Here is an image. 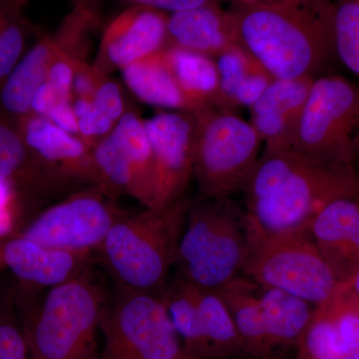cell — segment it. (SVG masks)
Listing matches in <instances>:
<instances>
[{
    "instance_id": "f546056e",
    "label": "cell",
    "mask_w": 359,
    "mask_h": 359,
    "mask_svg": "<svg viewBox=\"0 0 359 359\" xmlns=\"http://www.w3.org/2000/svg\"><path fill=\"white\" fill-rule=\"evenodd\" d=\"M0 359H29L18 301V287L0 282Z\"/></svg>"
},
{
    "instance_id": "3957f363",
    "label": "cell",
    "mask_w": 359,
    "mask_h": 359,
    "mask_svg": "<svg viewBox=\"0 0 359 359\" xmlns=\"http://www.w3.org/2000/svg\"><path fill=\"white\" fill-rule=\"evenodd\" d=\"M191 201L184 197L166 207L127 212L113 224L96 254L115 285L154 294L164 289L176 266Z\"/></svg>"
},
{
    "instance_id": "4fadbf2b",
    "label": "cell",
    "mask_w": 359,
    "mask_h": 359,
    "mask_svg": "<svg viewBox=\"0 0 359 359\" xmlns=\"http://www.w3.org/2000/svg\"><path fill=\"white\" fill-rule=\"evenodd\" d=\"M154 155L158 208L185 197L194 176L198 122L196 113L164 111L144 120Z\"/></svg>"
},
{
    "instance_id": "d6a6232c",
    "label": "cell",
    "mask_w": 359,
    "mask_h": 359,
    "mask_svg": "<svg viewBox=\"0 0 359 359\" xmlns=\"http://www.w3.org/2000/svg\"><path fill=\"white\" fill-rule=\"evenodd\" d=\"M77 120L79 137L91 149L109 135L116 125L102 111L97 109L94 104H92L91 108L85 114L77 118Z\"/></svg>"
},
{
    "instance_id": "9a60e30c",
    "label": "cell",
    "mask_w": 359,
    "mask_h": 359,
    "mask_svg": "<svg viewBox=\"0 0 359 359\" xmlns=\"http://www.w3.org/2000/svg\"><path fill=\"white\" fill-rule=\"evenodd\" d=\"M168 15L140 4L119 14L104 32L94 68L107 76L113 70L164 51L170 46Z\"/></svg>"
},
{
    "instance_id": "603a6c76",
    "label": "cell",
    "mask_w": 359,
    "mask_h": 359,
    "mask_svg": "<svg viewBox=\"0 0 359 359\" xmlns=\"http://www.w3.org/2000/svg\"><path fill=\"white\" fill-rule=\"evenodd\" d=\"M0 183L13 186L18 198L57 193L40 171L16 123L0 114Z\"/></svg>"
},
{
    "instance_id": "cb8c5ba5",
    "label": "cell",
    "mask_w": 359,
    "mask_h": 359,
    "mask_svg": "<svg viewBox=\"0 0 359 359\" xmlns=\"http://www.w3.org/2000/svg\"><path fill=\"white\" fill-rule=\"evenodd\" d=\"M257 294L273 351L280 347H295L313 316V304L259 283Z\"/></svg>"
},
{
    "instance_id": "9c48e42d",
    "label": "cell",
    "mask_w": 359,
    "mask_h": 359,
    "mask_svg": "<svg viewBox=\"0 0 359 359\" xmlns=\"http://www.w3.org/2000/svg\"><path fill=\"white\" fill-rule=\"evenodd\" d=\"M100 328L105 346L100 359L190 358L159 294L115 285Z\"/></svg>"
},
{
    "instance_id": "d6986e66",
    "label": "cell",
    "mask_w": 359,
    "mask_h": 359,
    "mask_svg": "<svg viewBox=\"0 0 359 359\" xmlns=\"http://www.w3.org/2000/svg\"><path fill=\"white\" fill-rule=\"evenodd\" d=\"M314 79H273L249 108L250 124L263 141L264 148H290Z\"/></svg>"
},
{
    "instance_id": "52a82bcc",
    "label": "cell",
    "mask_w": 359,
    "mask_h": 359,
    "mask_svg": "<svg viewBox=\"0 0 359 359\" xmlns=\"http://www.w3.org/2000/svg\"><path fill=\"white\" fill-rule=\"evenodd\" d=\"M198 130L194 178L199 195L231 198L241 193L256 167L263 141L236 111L210 105L196 112Z\"/></svg>"
},
{
    "instance_id": "4316f807",
    "label": "cell",
    "mask_w": 359,
    "mask_h": 359,
    "mask_svg": "<svg viewBox=\"0 0 359 359\" xmlns=\"http://www.w3.org/2000/svg\"><path fill=\"white\" fill-rule=\"evenodd\" d=\"M159 294L187 353L194 358L212 359L190 283L177 276Z\"/></svg>"
},
{
    "instance_id": "ab89813d",
    "label": "cell",
    "mask_w": 359,
    "mask_h": 359,
    "mask_svg": "<svg viewBox=\"0 0 359 359\" xmlns=\"http://www.w3.org/2000/svg\"><path fill=\"white\" fill-rule=\"evenodd\" d=\"M248 359H280V358H275V356H268V358H248Z\"/></svg>"
},
{
    "instance_id": "5b68a950",
    "label": "cell",
    "mask_w": 359,
    "mask_h": 359,
    "mask_svg": "<svg viewBox=\"0 0 359 359\" xmlns=\"http://www.w3.org/2000/svg\"><path fill=\"white\" fill-rule=\"evenodd\" d=\"M248 245L244 205L233 197L199 195L191 201L180 241L178 276L196 287L219 289L242 275Z\"/></svg>"
},
{
    "instance_id": "277c9868",
    "label": "cell",
    "mask_w": 359,
    "mask_h": 359,
    "mask_svg": "<svg viewBox=\"0 0 359 359\" xmlns=\"http://www.w3.org/2000/svg\"><path fill=\"white\" fill-rule=\"evenodd\" d=\"M108 299L91 269L47 289L36 306L18 287L29 359H100L97 334Z\"/></svg>"
},
{
    "instance_id": "8d00e7d4",
    "label": "cell",
    "mask_w": 359,
    "mask_h": 359,
    "mask_svg": "<svg viewBox=\"0 0 359 359\" xmlns=\"http://www.w3.org/2000/svg\"><path fill=\"white\" fill-rule=\"evenodd\" d=\"M46 118H48L59 128L79 137V127H78L77 117L73 111L72 101H61L51 110Z\"/></svg>"
},
{
    "instance_id": "d4e9b609",
    "label": "cell",
    "mask_w": 359,
    "mask_h": 359,
    "mask_svg": "<svg viewBox=\"0 0 359 359\" xmlns=\"http://www.w3.org/2000/svg\"><path fill=\"white\" fill-rule=\"evenodd\" d=\"M191 289L212 359L231 358L245 354L233 316L218 290L194 285H191Z\"/></svg>"
},
{
    "instance_id": "83f0119b",
    "label": "cell",
    "mask_w": 359,
    "mask_h": 359,
    "mask_svg": "<svg viewBox=\"0 0 359 359\" xmlns=\"http://www.w3.org/2000/svg\"><path fill=\"white\" fill-rule=\"evenodd\" d=\"M332 28L337 60L359 79V0H332Z\"/></svg>"
},
{
    "instance_id": "7402d4cb",
    "label": "cell",
    "mask_w": 359,
    "mask_h": 359,
    "mask_svg": "<svg viewBox=\"0 0 359 359\" xmlns=\"http://www.w3.org/2000/svg\"><path fill=\"white\" fill-rule=\"evenodd\" d=\"M223 297L242 339L245 354L261 358L273 355L263 311L257 294V283L244 275L217 289Z\"/></svg>"
},
{
    "instance_id": "e575fe53",
    "label": "cell",
    "mask_w": 359,
    "mask_h": 359,
    "mask_svg": "<svg viewBox=\"0 0 359 359\" xmlns=\"http://www.w3.org/2000/svg\"><path fill=\"white\" fill-rule=\"evenodd\" d=\"M61 101H71L60 95L49 82L40 85L33 96L32 114L47 117L51 110Z\"/></svg>"
},
{
    "instance_id": "6da1fadb",
    "label": "cell",
    "mask_w": 359,
    "mask_h": 359,
    "mask_svg": "<svg viewBox=\"0 0 359 359\" xmlns=\"http://www.w3.org/2000/svg\"><path fill=\"white\" fill-rule=\"evenodd\" d=\"M241 193L249 238L273 235L309 229L328 203L359 193V173L292 148H264Z\"/></svg>"
},
{
    "instance_id": "836d02e7",
    "label": "cell",
    "mask_w": 359,
    "mask_h": 359,
    "mask_svg": "<svg viewBox=\"0 0 359 359\" xmlns=\"http://www.w3.org/2000/svg\"><path fill=\"white\" fill-rule=\"evenodd\" d=\"M103 76L105 75L100 74L94 66H89L84 61H81L78 65L73 78V98H93L97 86Z\"/></svg>"
},
{
    "instance_id": "b9f144b4",
    "label": "cell",
    "mask_w": 359,
    "mask_h": 359,
    "mask_svg": "<svg viewBox=\"0 0 359 359\" xmlns=\"http://www.w3.org/2000/svg\"><path fill=\"white\" fill-rule=\"evenodd\" d=\"M184 359H203V358H194V356H190V358H187Z\"/></svg>"
},
{
    "instance_id": "ffe728a7",
    "label": "cell",
    "mask_w": 359,
    "mask_h": 359,
    "mask_svg": "<svg viewBox=\"0 0 359 359\" xmlns=\"http://www.w3.org/2000/svg\"><path fill=\"white\" fill-rule=\"evenodd\" d=\"M168 35L170 45L212 58L238 44L235 14L222 4H205L169 13Z\"/></svg>"
},
{
    "instance_id": "ba28073f",
    "label": "cell",
    "mask_w": 359,
    "mask_h": 359,
    "mask_svg": "<svg viewBox=\"0 0 359 359\" xmlns=\"http://www.w3.org/2000/svg\"><path fill=\"white\" fill-rule=\"evenodd\" d=\"M242 275L313 306L327 301L340 285L309 229L249 238Z\"/></svg>"
},
{
    "instance_id": "5bb4252c",
    "label": "cell",
    "mask_w": 359,
    "mask_h": 359,
    "mask_svg": "<svg viewBox=\"0 0 359 359\" xmlns=\"http://www.w3.org/2000/svg\"><path fill=\"white\" fill-rule=\"evenodd\" d=\"M295 349L297 359H359V301L349 283L314 306Z\"/></svg>"
},
{
    "instance_id": "30bf717a",
    "label": "cell",
    "mask_w": 359,
    "mask_h": 359,
    "mask_svg": "<svg viewBox=\"0 0 359 359\" xmlns=\"http://www.w3.org/2000/svg\"><path fill=\"white\" fill-rule=\"evenodd\" d=\"M100 191L108 197L129 196L148 209L158 207L154 155L144 120L128 111L114 129L92 148Z\"/></svg>"
},
{
    "instance_id": "60d3db41",
    "label": "cell",
    "mask_w": 359,
    "mask_h": 359,
    "mask_svg": "<svg viewBox=\"0 0 359 359\" xmlns=\"http://www.w3.org/2000/svg\"><path fill=\"white\" fill-rule=\"evenodd\" d=\"M4 269V264H2L1 257H0V269Z\"/></svg>"
},
{
    "instance_id": "1f68e13d",
    "label": "cell",
    "mask_w": 359,
    "mask_h": 359,
    "mask_svg": "<svg viewBox=\"0 0 359 359\" xmlns=\"http://www.w3.org/2000/svg\"><path fill=\"white\" fill-rule=\"evenodd\" d=\"M92 101L97 109L102 111L115 123L119 121L120 118L127 112L119 84L106 75L99 82Z\"/></svg>"
},
{
    "instance_id": "e0dca14e",
    "label": "cell",
    "mask_w": 359,
    "mask_h": 359,
    "mask_svg": "<svg viewBox=\"0 0 359 359\" xmlns=\"http://www.w3.org/2000/svg\"><path fill=\"white\" fill-rule=\"evenodd\" d=\"M94 254L50 249L15 235L0 243L4 268L26 287L49 289L91 269Z\"/></svg>"
},
{
    "instance_id": "f1b7e54d",
    "label": "cell",
    "mask_w": 359,
    "mask_h": 359,
    "mask_svg": "<svg viewBox=\"0 0 359 359\" xmlns=\"http://www.w3.org/2000/svg\"><path fill=\"white\" fill-rule=\"evenodd\" d=\"M215 60L218 68L219 89L212 106L236 111L235 97L238 90L259 65L240 44L233 45Z\"/></svg>"
},
{
    "instance_id": "7c38bea8",
    "label": "cell",
    "mask_w": 359,
    "mask_h": 359,
    "mask_svg": "<svg viewBox=\"0 0 359 359\" xmlns=\"http://www.w3.org/2000/svg\"><path fill=\"white\" fill-rule=\"evenodd\" d=\"M15 123L35 164L59 192L100 190L92 149L80 137L32 113Z\"/></svg>"
},
{
    "instance_id": "8fae6325",
    "label": "cell",
    "mask_w": 359,
    "mask_h": 359,
    "mask_svg": "<svg viewBox=\"0 0 359 359\" xmlns=\"http://www.w3.org/2000/svg\"><path fill=\"white\" fill-rule=\"evenodd\" d=\"M113 200L98 189L77 191L40 212L18 236L50 249L95 254L127 212Z\"/></svg>"
},
{
    "instance_id": "2e32d148",
    "label": "cell",
    "mask_w": 359,
    "mask_h": 359,
    "mask_svg": "<svg viewBox=\"0 0 359 359\" xmlns=\"http://www.w3.org/2000/svg\"><path fill=\"white\" fill-rule=\"evenodd\" d=\"M86 27L84 16L72 9L57 32L40 39L21 57L0 88V114L16 122L32 113L33 96L46 81L52 61L65 47L81 39Z\"/></svg>"
},
{
    "instance_id": "4dcf8cb0",
    "label": "cell",
    "mask_w": 359,
    "mask_h": 359,
    "mask_svg": "<svg viewBox=\"0 0 359 359\" xmlns=\"http://www.w3.org/2000/svg\"><path fill=\"white\" fill-rule=\"evenodd\" d=\"M25 28L20 1L0 0V88L22 57Z\"/></svg>"
},
{
    "instance_id": "f35d334b",
    "label": "cell",
    "mask_w": 359,
    "mask_h": 359,
    "mask_svg": "<svg viewBox=\"0 0 359 359\" xmlns=\"http://www.w3.org/2000/svg\"><path fill=\"white\" fill-rule=\"evenodd\" d=\"M348 283L359 301V269L355 271V273H354Z\"/></svg>"
},
{
    "instance_id": "44dd1931",
    "label": "cell",
    "mask_w": 359,
    "mask_h": 359,
    "mask_svg": "<svg viewBox=\"0 0 359 359\" xmlns=\"http://www.w3.org/2000/svg\"><path fill=\"white\" fill-rule=\"evenodd\" d=\"M121 72L130 91L142 102L167 111L196 113L204 109L184 93L163 51L126 66Z\"/></svg>"
},
{
    "instance_id": "74e56055",
    "label": "cell",
    "mask_w": 359,
    "mask_h": 359,
    "mask_svg": "<svg viewBox=\"0 0 359 359\" xmlns=\"http://www.w3.org/2000/svg\"><path fill=\"white\" fill-rule=\"evenodd\" d=\"M233 6H273V4H283L290 0H231Z\"/></svg>"
},
{
    "instance_id": "ac0fdd59",
    "label": "cell",
    "mask_w": 359,
    "mask_h": 359,
    "mask_svg": "<svg viewBox=\"0 0 359 359\" xmlns=\"http://www.w3.org/2000/svg\"><path fill=\"white\" fill-rule=\"evenodd\" d=\"M309 231L337 280L348 283L359 269V193L328 203Z\"/></svg>"
},
{
    "instance_id": "d590c367",
    "label": "cell",
    "mask_w": 359,
    "mask_h": 359,
    "mask_svg": "<svg viewBox=\"0 0 359 359\" xmlns=\"http://www.w3.org/2000/svg\"><path fill=\"white\" fill-rule=\"evenodd\" d=\"M128 1H132L134 4L153 7L169 14L205 6V4H222L224 0H128Z\"/></svg>"
},
{
    "instance_id": "7a4b0ae2",
    "label": "cell",
    "mask_w": 359,
    "mask_h": 359,
    "mask_svg": "<svg viewBox=\"0 0 359 359\" xmlns=\"http://www.w3.org/2000/svg\"><path fill=\"white\" fill-rule=\"evenodd\" d=\"M238 43L273 79L318 78L337 59L332 0L233 6Z\"/></svg>"
},
{
    "instance_id": "8992f818",
    "label": "cell",
    "mask_w": 359,
    "mask_h": 359,
    "mask_svg": "<svg viewBox=\"0 0 359 359\" xmlns=\"http://www.w3.org/2000/svg\"><path fill=\"white\" fill-rule=\"evenodd\" d=\"M290 148L318 162L355 166L359 159V83L337 74L316 78Z\"/></svg>"
},
{
    "instance_id": "484cf974",
    "label": "cell",
    "mask_w": 359,
    "mask_h": 359,
    "mask_svg": "<svg viewBox=\"0 0 359 359\" xmlns=\"http://www.w3.org/2000/svg\"><path fill=\"white\" fill-rule=\"evenodd\" d=\"M163 55L180 87L194 103L201 108L214 105L219 89L215 58L173 45L168 46Z\"/></svg>"
}]
</instances>
